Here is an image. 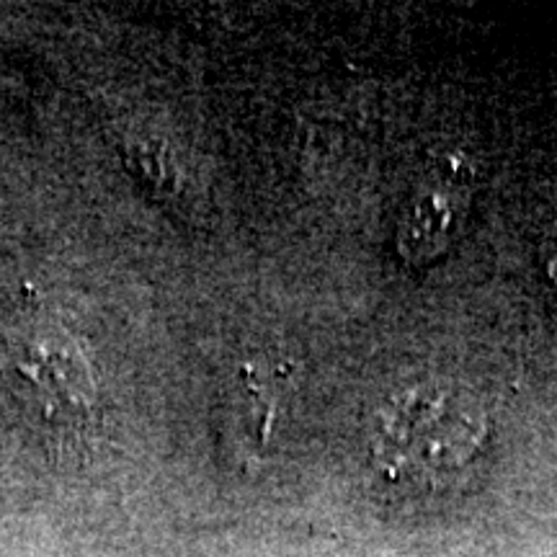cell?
<instances>
[{
    "label": "cell",
    "mask_w": 557,
    "mask_h": 557,
    "mask_svg": "<svg viewBox=\"0 0 557 557\" xmlns=\"http://www.w3.org/2000/svg\"><path fill=\"white\" fill-rule=\"evenodd\" d=\"M18 372L70 406H78L94 395V380H90L86 359L73 338H65L62 333L34 341L26 359L18 364Z\"/></svg>",
    "instance_id": "obj_2"
},
{
    "label": "cell",
    "mask_w": 557,
    "mask_h": 557,
    "mask_svg": "<svg viewBox=\"0 0 557 557\" xmlns=\"http://www.w3.org/2000/svg\"><path fill=\"white\" fill-rule=\"evenodd\" d=\"M491 423L470 389L421 382L395 393L369 429V457L387 483L438 493L459 483L483 455Z\"/></svg>",
    "instance_id": "obj_1"
}]
</instances>
